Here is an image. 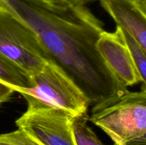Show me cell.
Here are the masks:
<instances>
[{
  "label": "cell",
  "mask_w": 146,
  "mask_h": 145,
  "mask_svg": "<svg viewBox=\"0 0 146 145\" xmlns=\"http://www.w3.org/2000/svg\"><path fill=\"white\" fill-rule=\"evenodd\" d=\"M0 3L34 31L51 61L76 84L90 105L128 92L97 50L104 24L85 5L44 0Z\"/></svg>",
  "instance_id": "1"
},
{
  "label": "cell",
  "mask_w": 146,
  "mask_h": 145,
  "mask_svg": "<svg viewBox=\"0 0 146 145\" xmlns=\"http://www.w3.org/2000/svg\"><path fill=\"white\" fill-rule=\"evenodd\" d=\"M89 120L102 129L113 145H126L146 132V103L135 92L94 105Z\"/></svg>",
  "instance_id": "2"
},
{
  "label": "cell",
  "mask_w": 146,
  "mask_h": 145,
  "mask_svg": "<svg viewBox=\"0 0 146 145\" xmlns=\"http://www.w3.org/2000/svg\"><path fill=\"white\" fill-rule=\"evenodd\" d=\"M0 53L31 78L51 61L34 31L1 3Z\"/></svg>",
  "instance_id": "3"
},
{
  "label": "cell",
  "mask_w": 146,
  "mask_h": 145,
  "mask_svg": "<svg viewBox=\"0 0 146 145\" xmlns=\"http://www.w3.org/2000/svg\"><path fill=\"white\" fill-rule=\"evenodd\" d=\"M27 109L15 123L41 145H76L74 134L76 116L48 105L31 95L21 94Z\"/></svg>",
  "instance_id": "4"
},
{
  "label": "cell",
  "mask_w": 146,
  "mask_h": 145,
  "mask_svg": "<svg viewBox=\"0 0 146 145\" xmlns=\"http://www.w3.org/2000/svg\"><path fill=\"white\" fill-rule=\"evenodd\" d=\"M34 86L16 92L31 95L42 102L68 111L76 117L87 114L88 98L76 84L56 64L49 61L32 77Z\"/></svg>",
  "instance_id": "5"
},
{
  "label": "cell",
  "mask_w": 146,
  "mask_h": 145,
  "mask_svg": "<svg viewBox=\"0 0 146 145\" xmlns=\"http://www.w3.org/2000/svg\"><path fill=\"white\" fill-rule=\"evenodd\" d=\"M96 48L108 69L121 83L128 88L141 82L121 27L117 26L113 32L104 31L97 41Z\"/></svg>",
  "instance_id": "6"
},
{
  "label": "cell",
  "mask_w": 146,
  "mask_h": 145,
  "mask_svg": "<svg viewBox=\"0 0 146 145\" xmlns=\"http://www.w3.org/2000/svg\"><path fill=\"white\" fill-rule=\"evenodd\" d=\"M117 26L128 33L146 53V14L133 0H100Z\"/></svg>",
  "instance_id": "7"
},
{
  "label": "cell",
  "mask_w": 146,
  "mask_h": 145,
  "mask_svg": "<svg viewBox=\"0 0 146 145\" xmlns=\"http://www.w3.org/2000/svg\"><path fill=\"white\" fill-rule=\"evenodd\" d=\"M0 81L14 88L15 92L21 88L34 86L32 78L19 65L0 53Z\"/></svg>",
  "instance_id": "8"
},
{
  "label": "cell",
  "mask_w": 146,
  "mask_h": 145,
  "mask_svg": "<svg viewBox=\"0 0 146 145\" xmlns=\"http://www.w3.org/2000/svg\"><path fill=\"white\" fill-rule=\"evenodd\" d=\"M88 116L85 114L76 117L74 122V134L76 145H104L87 124Z\"/></svg>",
  "instance_id": "9"
},
{
  "label": "cell",
  "mask_w": 146,
  "mask_h": 145,
  "mask_svg": "<svg viewBox=\"0 0 146 145\" xmlns=\"http://www.w3.org/2000/svg\"><path fill=\"white\" fill-rule=\"evenodd\" d=\"M122 31L124 39L129 48L141 82L144 83L143 91L146 92V53L128 33L123 29Z\"/></svg>",
  "instance_id": "10"
},
{
  "label": "cell",
  "mask_w": 146,
  "mask_h": 145,
  "mask_svg": "<svg viewBox=\"0 0 146 145\" xmlns=\"http://www.w3.org/2000/svg\"><path fill=\"white\" fill-rule=\"evenodd\" d=\"M0 145H41L22 129L0 134Z\"/></svg>",
  "instance_id": "11"
},
{
  "label": "cell",
  "mask_w": 146,
  "mask_h": 145,
  "mask_svg": "<svg viewBox=\"0 0 146 145\" xmlns=\"http://www.w3.org/2000/svg\"><path fill=\"white\" fill-rule=\"evenodd\" d=\"M15 92L14 88L7 84L0 81V105L7 102L11 98V95Z\"/></svg>",
  "instance_id": "12"
},
{
  "label": "cell",
  "mask_w": 146,
  "mask_h": 145,
  "mask_svg": "<svg viewBox=\"0 0 146 145\" xmlns=\"http://www.w3.org/2000/svg\"><path fill=\"white\" fill-rule=\"evenodd\" d=\"M137 96L145 102L146 103V92L144 91H141V92H135ZM126 145H146V132L141 137L138 138V139H133V140L131 141L128 142Z\"/></svg>",
  "instance_id": "13"
},
{
  "label": "cell",
  "mask_w": 146,
  "mask_h": 145,
  "mask_svg": "<svg viewBox=\"0 0 146 145\" xmlns=\"http://www.w3.org/2000/svg\"><path fill=\"white\" fill-rule=\"evenodd\" d=\"M44 1H53V2H64L70 3L74 4H79V5H85L89 3L94 2L97 0H44Z\"/></svg>",
  "instance_id": "14"
},
{
  "label": "cell",
  "mask_w": 146,
  "mask_h": 145,
  "mask_svg": "<svg viewBox=\"0 0 146 145\" xmlns=\"http://www.w3.org/2000/svg\"><path fill=\"white\" fill-rule=\"evenodd\" d=\"M138 4L139 5V7L142 9L143 11L146 14V1H138Z\"/></svg>",
  "instance_id": "15"
},
{
  "label": "cell",
  "mask_w": 146,
  "mask_h": 145,
  "mask_svg": "<svg viewBox=\"0 0 146 145\" xmlns=\"http://www.w3.org/2000/svg\"><path fill=\"white\" fill-rule=\"evenodd\" d=\"M133 1H136V2H138V1H146V0H133Z\"/></svg>",
  "instance_id": "16"
}]
</instances>
